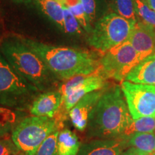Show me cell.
Wrapping results in <instances>:
<instances>
[{"label": "cell", "mask_w": 155, "mask_h": 155, "mask_svg": "<svg viewBox=\"0 0 155 155\" xmlns=\"http://www.w3.org/2000/svg\"><path fill=\"white\" fill-rule=\"evenodd\" d=\"M121 86L108 87L89 116L88 139H124L133 121Z\"/></svg>", "instance_id": "obj_1"}, {"label": "cell", "mask_w": 155, "mask_h": 155, "mask_svg": "<svg viewBox=\"0 0 155 155\" xmlns=\"http://www.w3.org/2000/svg\"><path fill=\"white\" fill-rule=\"evenodd\" d=\"M43 61L51 73L61 82L80 75H92L99 68L96 54L86 49L58 47L32 39L19 38Z\"/></svg>", "instance_id": "obj_2"}, {"label": "cell", "mask_w": 155, "mask_h": 155, "mask_svg": "<svg viewBox=\"0 0 155 155\" xmlns=\"http://www.w3.org/2000/svg\"><path fill=\"white\" fill-rule=\"evenodd\" d=\"M0 53L21 76L40 93L56 90L61 85L43 61L19 38H7L0 43Z\"/></svg>", "instance_id": "obj_3"}, {"label": "cell", "mask_w": 155, "mask_h": 155, "mask_svg": "<svg viewBox=\"0 0 155 155\" xmlns=\"http://www.w3.org/2000/svg\"><path fill=\"white\" fill-rule=\"evenodd\" d=\"M40 94L38 89L17 73L0 53V106L29 113L32 102Z\"/></svg>", "instance_id": "obj_4"}, {"label": "cell", "mask_w": 155, "mask_h": 155, "mask_svg": "<svg viewBox=\"0 0 155 155\" xmlns=\"http://www.w3.org/2000/svg\"><path fill=\"white\" fill-rule=\"evenodd\" d=\"M60 129L55 118L28 116L15 128L11 134L13 142L23 155H35L43 141Z\"/></svg>", "instance_id": "obj_5"}, {"label": "cell", "mask_w": 155, "mask_h": 155, "mask_svg": "<svg viewBox=\"0 0 155 155\" xmlns=\"http://www.w3.org/2000/svg\"><path fill=\"white\" fill-rule=\"evenodd\" d=\"M135 25L116 13H108L95 23L88 42L102 55L127 41Z\"/></svg>", "instance_id": "obj_6"}, {"label": "cell", "mask_w": 155, "mask_h": 155, "mask_svg": "<svg viewBox=\"0 0 155 155\" xmlns=\"http://www.w3.org/2000/svg\"><path fill=\"white\" fill-rule=\"evenodd\" d=\"M141 59L128 40L102 54L99 60L97 74L106 79L119 82L125 81L126 77Z\"/></svg>", "instance_id": "obj_7"}, {"label": "cell", "mask_w": 155, "mask_h": 155, "mask_svg": "<svg viewBox=\"0 0 155 155\" xmlns=\"http://www.w3.org/2000/svg\"><path fill=\"white\" fill-rule=\"evenodd\" d=\"M121 88L133 119L155 116V86L124 81Z\"/></svg>", "instance_id": "obj_8"}, {"label": "cell", "mask_w": 155, "mask_h": 155, "mask_svg": "<svg viewBox=\"0 0 155 155\" xmlns=\"http://www.w3.org/2000/svg\"><path fill=\"white\" fill-rule=\"evenodd\" d=\"M108 87L106 79L97 73L80 75L61 83L58 90L63 95V108L68 112L86 95Z\"/></svg>", "instance_id": "obj_9"}, {"label": "cell", "mask_w": 155, "mask_h": 155, "mask_svg": "<svg viewBox=\"0 0 155 155\" xmlns=\"http://www.w3.org/2000/svg\"><path fill=\"white\" fill-rule=\"evenodd\" d=\"M106 88L93 91L86 95L68 111L71 123L77 131H85L86 130L89 116Z\"/></svg>", "instance_id": "obj_10"}, {"label": "cell", "mask_w": 155, "mask_h": 155, "mask_svg": "<svg viewBox=\"0 0 155 155\" xmlns=\"http://www.w3.org/2000/svg\"><path fill=\"white\" fill-rule=\"evenodd\" d=\"M142 61L155 53V28L151 25L137 22L128 38Z\"/></svg>", "instance_id": "obj_11"}, {"label": "cell", "mask_w": 155, "mask_h": 155, "mask_svg": "<svg viewBox=\"0 0 155 155\" xmlns=\"http://www.w3.org/2000/svg\"><path fill=\"white\" fill-rule=\"evenodd\" d=\"M63 95L58 89L40 93L32 102L29 109V114L55 118V115L63 105Z\"/></svg>", "instance_id": "obj_12"}, {"label": "cell", "mask_w": 155, "mask_h": 155, "mask_svg": "<svg viewBox=\"0 0 155 155\" xmlns=\"http://www.w3.org/2000/svg\"><path fill=\"white\" fill-rule=\"evenodd\" d=\"M128 148L127 139H90L81 144L77 155H121Z\"/></svg>", "instance_id": "obj_13"}, {"label": "cell", "mask_w": 155, "mask_h": 155, "mask_svg": "<svg viewBox=\"0 0 155 155\" xmlns=\"http://www.w3.org/2000/svg\"><path fill=\"white\" fill-rule=\"evenodd\" d=\"M125 81L155 86V53L149 55L128 73Z\"/></svg>", "instance_id": "obj_14"}, {"label": "cell", "mask_w": 155, "mask_h": 155, "mask_svg": "<svg viewBox=\"0 0 155 155\" xmlns=\"http://www.w3.org/2000/svg\"><path fill=\"white\" fill-rule=\"evenodd\" d=\"M28 114L27 111L0 106V137H11L15 128Z\"/></svg>", "instance_id": "obj_15"}, {"label": "cell", "mask_w": 155, "mask_h": 155, "mask_svg": "<svg viewBox=\"0 0 155 155\" xmlns=\"http://www.w3.org/2000/svg\"><path fill=\"white\" fill-rule=\"evenodd\" d=\"M81 145L76 134L67 128L60 130L58 137V155H77Z\"/></svg>", "instance_id": "obj_16"}, {"label": "cell", "mask_w": 155, "mask_h": 155, "mask_svg": "<svg viewBox=\"0 0 155 155\" xmlns=\"http://www.w3.org/2000/svg\"><path fill=\"white\" fill-rule=\"evenodd\" d=\"M43 14L63 30V6L56 0H35Z\"/></svg>", "instance_id": "obj_17"}, {"label": "cell", "mask_w": 155, "mask_h": 155, "mask_svg": "<svg viewBox=\"0 0 155 155\" xmlns=\"http://www.w3.org/2000/svg\"><path fill=\"white\" fill-rule=\"evenodd\" d=\"M128 147L155 155V133H137L127 139Z\"/></svg>", "instance_id": "obj_18"}, {"label": "cell", "mask_w": 155, "mask_h": 155, "mask_svg": "<svg viewBox=\"0 0 155 155\" xmlns=\"http://www.w3.org/2000/svg\"><path fill=\"white\" fill-rule=\"evenodd\" d=\"M108 2L110 8L114 13L127 19L134 24L137 23L134 0H108Z\"/></svg>", "instance_id": "obj_19"}, {"label": "cell", "mask_w": 155, "mask_h": 155, "mask_svg": "<svg viewBox=\"0 0 155 155\" xmlns=\"http://www.w3.org/2000/svg\"><path fill=\"white\" fill-rule=\"evenodd\" d=\"M155 116L154 117H142L134 119L125 132L124 139H127L131 135L137 133H154Z\"/></svg>", "instance_id": "obj_20"}, {"label": "cell", "mask_w": 155, "mask_h": 155, "mask_svg": "<svg viewBox=\"0 0 155 155\" xmlns=\"http://www.w3.org/2000/svg\"><path fill=\"white\" fill-rule=\"evenodd\" d=\"M134 8L137 22L155 28V11L150 9L143 0H134Z\"/></svg>", "instance_id": "obj_21"}, {"label": "cell", "mask_w": 155, "mask_h": 155, "mask_svg": "<svg viewBox=\"0 0 155 155\" xmlns=\"http://www.w3.org/2000/svg\"><path fill=\"white\" fill-rule=\"evenodd\" d=\"M63 6V30L70 35H81L83 28L68 7Z\"/></svg>", "instance_id": "obj_22"}, {"label": "cell", "mask_w": 155, "mask_h": 155, "mask_svg": "<svg viewBox=\"0 0 155 155\" xmlns=\"http://www.w3.org/2000/svg\"><path fill=\"white\" fill-rule=\"evenodd\" d=\"M60 129L52 133L42 143L35 155H58V137Z\"/></svg>", "instance_id": "obj_23"}, {"label": "cell", "mask_w": 155, "mask_h": 155, "mask_svg": "<svg viewBox=\"0 0 155 155\" xmlns=\"http://www.w3.org/2000/svg\"><path fill=\"white\" fill-rule=\"evenodd\" d=\"M68 8L76 18L78 22H79V24L81 25L83 30L86 31V32H88V34L90 33L91 32L93 27L89 22L88 17H87L86 12L83 9L81 2L77 5L72 6V7H69Z\"/></svg>", "instance_id": "obj_24"}, {"label": "cell", "mask_w": 155, "mask_h": 155, "mask_svg": "<svg viewBox=\"0 0 155 155\" xmlns=\"http://www.w3.org/2000/svg\"><path fill=\"white\" fill-rule=\"evenodd\" d=\"M20 153L11 137H0V155H15Z\"/></svg>", "instance_id": "obj_25"}, {"label": "cell", "mask_w": 155, "mask_h": 155, "mask_svg": "<svg viewBox=\"0 0 155 155\" xmlns=\"http://www.w3.org/2000/svg\"><path fill=\"white\" fill-rule=\"evenodd\" d=\"M83 9L86 12L87 17L90 24L94 25L96 19L97 13V4L96 0H81Z\"/></svg>", "instance_id": "obj_26"}, {"label": "cell", "mask_w": 155, "mask_h": 155, "mask_svg": "<svg viewBox=\"0 0 155 155\" xmlns=\"http://www.w3.org/2000/svg\"><path fill=\"white\" fill-rule=\"evenodd\" d=\"M121 155H150L141 152L134 147H128L121 153Z\"/></svg>", "instance_id": "obj_27"}, {"label": "cell", "mask_w": 155, "mask_h": 155, "mask_svg": "<svg viewBox=\"0 0 155 155\" xmlns=\"http://www.w3.org/2000/svg\"><path fill=\"white\" fill-rule=\"evenodd\" d=\"M81 2V0H65V2H64V5L65 7H72V6H74L77 4H78Z\"/></svg>", "instance_id": "obj_28"}, {"label": "cell", "mask_w": 155, "mask_h": 155, "mask_svg": "<svg viewBox=\"0 0 155 155\" xmlns=\"http://www.w3.org/2000/svg\"><path fill=\"white\" fill-rule=\"evenodd\" d=\"M143 1L150 9L155 11V0H143Z\"/></svg>", "instance_id": "obj_29"}, {"label": "cell", "mask_w": 155, "mask_h": 155, "mask_svg": "<svg viewBox=\"0 0 155 155\" xmlns=\"http://www.w3.org/2000/svg\"><path fill=\"white\" fill-rule=\"evenodd\" d=\"M56 1L62 4V5H64V2H65V0H56Z\"/></svg>", "instance_id": "obj_30"}, {"label": "cell", "mask_w": 155, "mask_h": 155, "mask_svg": "<svg viewBox=\"0 0 155 155\" xmlns=\"http://www.w3.org/2000/svg\"><path fill=\"white\" fill-rule=\"evenodd\" d=\"M15 155H23L22 154H21V153H20V154H15Z\"/></svg>", "instance_id": "obj_31"}]
</instances>
